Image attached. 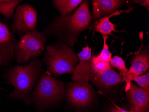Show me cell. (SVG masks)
<instances>
[{
  "label": "cell",
  "instance_id": "obj_7",
  "mask_svg": "<svg viewBox=\"0 0 149 112\" xmlns=\"http://www.w3.org/2000/svg\"><path fill=\"white\" fill-rule=\"evenodd\" d=\"M66 93L68 102L77 107L86 106L93 99V90L88 82H70L66 89Z\"/></svg>",
  "mask_w": 149,
  "mask_h": 112
},
{
  "label": "cell",
  "instance_id": "obj_16",
  "mask_svg": "<svg viewBox=\"0 0 149 112\" xmlns=\"http://www.w3.org/2000/svg\"><path fill=\"white\" fill-rule=\"evenodd\" d=\"M22 1L21 0H0V13L7 20H11L16 8Z\"/></svg>",
  "mask_w": 149,
  "mask_h": 112
},
{
  "label": "cell",
  "instance_id": "obj_6",
  "mask_svg": "<svg viewBox=\"0 0 149 112\" xmlns=\"http://www.w3.org/2000/svg\"><path fill=\"white\" fill-rule=\"evenodd\" d=\"M38 13L31 5L19 4L13 15L11 25L13 33L20 37L24 34L36 29L37 23Z\"/></svg>",
  "mask_w": 149,
  "mask_h": 112
},
{
  "label": "cell",
  "instance_id": "obj_11",
  "mask_svg": "<svg viewBox=\"0 0 149 112\" xmlns=\"http://www.w3.org/2000/svg\"><path fill=\"white\" fill-rule=\"evenodd\" d=\"M131 109L133 112H146L149 109V92L131 82L126 92Z\"/></svg>",
  "mask_w": 149,
  "mask_h": 112
},
{
  "label": "cell",
  "instance_id": "obj_12",
  "mask_svg": "<svg viewBox=\"0 0 149 112\" xmlns=\"http://www.w3.org/2000/svg\"><path fill=\"white\" fill-rule=\"evenodd\" d=\"M121 0H93L92 1L93 17L95 19L111 15L124 3Z\"/></svg>",
  "mask_w": 149,
  "mask_h": 112
},
{
  "label": "cell",
  "instance_id": "obj_1",
  "mask_svg": "<svg viewBox=\"0 0 149 112\" xmlns=\"http://www.w3.org/2000/svg\"><path fill=\"white\" fill-rule=\"evenodd\" d=\"M91 20L88 2L84 1L70 15L55 18L42 33L46 37L52 36L73 48L79 34L89 28Z\"/></svg>",
  "mask_w": 149,
  "mask_h": 112
},
{
  "label": "cell",
  "instance_id": "obj_18",
  "mask_svg": "<svg viewBox=\"0 0 149 112\" xmlns=\"http://www.w3.org/2000/svg\"><path fill=\"white\" fill-rule=\"evenodd\" d=\"M110 63L111 66L115 67L118 70L120 75L124 80L129 70L126 68L125 61L123 59L118 56H115L111 59Z\"/></svg>",
  "mask_w": 149,
  "mask_h": 112
},
{
  "label": "cell",
  "instance_id": "obj_8",
  "mask_svg": "<svg viewBox=\"0 0 149 112\" xmlns=\"http://www.w3.org/2000/svg\"><path fill=\"white\" fill-rule=\"evenodd\" d=\"M17 42L9 27L0 20V66L9 65L15 59Z\"/></svg>",
  "mask_w": 149,
  "mask_h": 112
},
{
  "label": "cell",
  "instance_id": "obj_4",
  "mask_svg": "<svg viewBox=\"0 0 149 112\" xmlns=\"http://www.w3.org/2000/svg\"><path fill=\"white\" fill-rule=\"evenodd\" d=\"M65 94L64 82L44 71L33 91L31 103L38 106H46L62 100Z\"/></svg>",
  "mask_w": 149,
  "mask_h": 112
},
{
  "label": "cell",
  "instance_id": "obj_22",
  "mask_svg": "<svg viewBox=\"0 0 149 112\" xmlns=\"http://www.w3.org/2000/svg\"><path fill=\"white\" fill-rule=\"evenodd\" d=\"M115 107L111 109L110 112H133L131 109H130V110H126L119 107L116 105H115Z\"/></svg>",
  "mask_w": 149,
  "mask_h": 112
},
{
  "label": "cell",
  "instance_id": "obj_10",
  "mask_svg": "<svg viewBox=\"0 0 149 112\" xmlns=\"http://www.w3.org/2000/svg\"><path fill=\"white\" fill-rule=\"evenodd\" d=\"M91 52V48L87 44L85 47H83L81 52L77 54L79 60L72 74L73 82H88L90 81L92 75Z\"/></svg>",
  "mask_w": 149,
  "mask_h": 112
},
{
  "label": "cell",
  "instance_id": "obj_24",
  "mask_svg": "<svg viewBox=\"0 0 149 112\" xmlns=\"http://www.w3.org/2000/svg\"><path fill=\"white\" fill-rule=\"evenodd\" d=\"M0 89H1V88L0 87Z\"/></svg>",
  "mask_w": 149,
  "mask_h": 112
},
{
  "label": "cell",
  "instance_id": "obj_21",
  "mask_svg": "<svg viewBox=\"0 0 149 112\" xmlns=\"http://www.w3.org/2000/svg\"><path fill=\"white\" fill-rule=\"evenodd\" d=\"M133 1V3H136V4H139L141 6H143L145 7L147 9L148 11H149V1Z\"/></svg>",
  "mask_w": 149,
  "mask_h": 112
},
{
  "label": "cell",
  "instance_id": "obj_19",
  "mask_svg": "<svg viewBox=\"0 0 149 112\" xmlns=\"http://www.w3.org/2000/svg\"><path fill=\"white\" fill-rule=\"evenodd\" d=\"M112 68L110 62L106 61H95L91 59L92 73L99 74Z\"/></svg>",
  "mask_w": 149,
  "mask_h": 112
},
{
  "label": "cell",
  "instance_id": "obj_17",
  "mask_svg": "<svg viewBox=\"0 0 149 112\" xmlns=\"http://www.w3.org/2000/svg\"><path fill=\"white\" fill-rule=\"evenodd\" d=\"M109 37L108 36H103V38L104 44L102 50L101 51L100 54L97 56H95L93 53L92 59L95 61H106V62H110L112 59V53L109 51V47L107 44V39Z\"/></svg>",
  "mask_w": 149,
  "mask_h": 112
},
{
  "label": "cell",
  "instance_id": "obj_5",
  "mask_svg": "<svg viewBox=\"0 0 149 112\" xmlns=\"http://www.w3.org/2000/svg\"><path fill=\"white\" fill-rule=\"evenodd\" d=\"M47 39V37L37 29L21 36L15 48L16 61L25 65L36 60L45 50Z\"/></svg>",
  "mask_w": 149,
  "mask_h": 112
},
{
  "label": "cell",
  "instance_id": "obj_15",
  "mask_svg": "<svg viewBox=\"0 0 149 112\" xmlns=\"http://www.w3.org/2000/svg\"><path fill=\"white\" fill-rule=\"evenodd\" d=\"M54 6L61 14V16L70 15L74 10L83 2L82 0H54Z\"/></svg>",
  "mask_w": 149,
  "mask_h": 112
},
{
  "label": "cell",
  "instance_id": "obj_13",
  "mask_svg": "<svg viewBox=\"0 0 149 112\" xmlns=\"http://www.w3.org/2000/svg\"><path fill=\"white\" fill-rule=\"evenodd\" d=\"M90 81L101 88L107 89L124 81L123 78L112 68L99 74L92 73Z\"/></svg>",
  "mask_w": 149,
  "mask_h": 112
},
{
  "label": "cell",
  "instance_id": "obj_20",
  "mask_svg": "<svg viewBox=\"0 0 149 112\" xmlns=\"http://www.w3.org/2000/svg\"><path fill=\"white\" fill-rule=\"evenodd\" d=\"M132 81L137 82L138 85L144 89L146 91L149 92V72L143 75L138 76L132 79Z\"/></svg>",
  "mask_w": 149,
  "mask_h": 112
},
{
  "label": "cell",
  "instance_id": "obj_23",
  "mask_svg": "<svg viewBox=\"0 0 149 112\" xmlns=\"http://www.w3.org/2000/svg\"><path fill=\"white\" fill-rule=\"evenodd\" d=\"M146 112H149V110H147V111H146Z\"/></svg>",
  "mask_w": 149,
  "mask_h": 112
},
{
  "label": "cell",
  "instance_id": "obj_9",
  "mask_svg": "<svg viewBox=\"0 0 149 112\" xmlns=\"http://www.w3.org/2000/svg\"><path fill=\"white\" fill-rule=\"evenodd\" d=\"M131 67L128 70L124 81L126 82L125 91L127 92L135 77L145 73L149 68V55L147 48L140 49L132 58Z\"/></svg>",
  "mask_w": 149,
  "mask_h": 112
},
{
  "label": "cell",
  "instance_id": "obj_14",
  "mask_svg": "<svg viewBox=\"0 0 149 112\" xmlns=\"http://www.w3.org/2000/svg\"><path fill=\"white\" fill-rule=\"evenodd\" d=\"M133 10L132 7L129 8L127 10H120L116 11L109 15L101 18L97 20L94 25L95 31L98 32L104 36H108V35H113L112 32H119L115 29V25L109 21L110 18L115 16L119 15L120 13L125 12L129 13Z\"/></svg>",
  "mask_w": 149,
  "mask_h": 112
},
{
  "label": "cell",
  "instance_id": "obj_2",
  "mask_svg": "<svg viewBox=\"0 0 149 112\" xmlns=\"http://www.w3.org/2000/svg\"><path fill=\"white\" fill-rule=\"evenodd\" d=\"M42 73V62L39 59L9 68L5 74V82L13 86L15 89L7 97L22 100L26 106H29L33 87Z\"/></svg>",
  "mask_w": 149,
  "mask_h": 112
},
{
  "label": "cell",
  "instance_id": "obj_3",
  "mask_svg": "<svg viewBox=\"0 0 149 112\" xmlns=\"http://www.w3.org/2000/svg\"><path fill=\"white\" fill-rule=\"evenodd\" d=\"M79 60L73 48L62 42L45 46L43 61L48 71L54 75L72 74Z\"/></svg>",
  "mask_w": 149,
  "mask_h": 112
}]
</instances>
